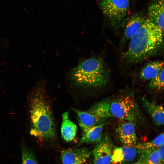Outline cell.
Wrapping results in <instances>:
<instances>
[{
	"label": "cell",
	"mask_w": 164,
	"mask_h": 164,
	"mask_svg": "<svg viewBox=\"0 0 164 164\" xmlns=\"http://www.w3.org/2000/svg\"><path fill=\"white\" fill-rule=\"evenodd\" d=\"M148 15L160 29L164 37V0H154L149 6Z\"/></svg>",
	"instance_id": "12"
},
{
	"label": "cell",
	"mask_w": 164,
	"mask_h": 164,
	"mask_svg": "<svg viewBox=\"0 0 164 164\" xmlns=\"http://www.w3.org/2000/svg\"><path fill=\"white\" fill-rule=\"evenodd\" d=\"M109 110L111 117L135 124L142 118L135 101L133 97L128 95L114 100L110 99Z\"/></svg>",
	"instance_id": "4"
},
{
	"label": "cell",
	"mask_w": 164,
	"mask_h": 164,
	"mask_svg": "<svg viewBox=\"0 0 164 164\" xmlns=\"http://www.w3.org/2000/svg\"><path fill=\"white\" fill-rule=\"evenodd\" d=\"M113 142L106 134L96 143L93 150V164H111L113 152Z\"/></svg>",
	"instance_id": "6"
},
{
	"label": "cell",
	"mask_w": 164,
	"mask_h": 164,
	"mask_svg": "<svg viewBox=\"0 0 164 164\" xmlns=\"http://www.w3.org/2000/svg\"><path fill=\"white\" fill-rule=\"evenodd\" d=\"M107 123L103 122L93 126L82 132V136L77 144L78 146L82 144L97 143L102 139V132Z\"/></svg>",
	"instance_id": "14"
},
{
	"label": "cell",
	"mask_w": 164,
	"mask_h": 164,
	"mask_svg": "<svg viewBox=\"0 0 164 164\" xmlns=\"http://www.w3.org/2000/svg\"><path fill=\"white\" fill-rule=\"evenodd\" d=\"M100 6L112 26L117 30L128 12L130 4L128 0H102Z\"/></svg>",
	"instance_id": "5"
},
{
	"label": "cell",
	"mask_w": 164,
	"mask_h": 164,
	"mask_svg": "<svg viewBox=\"0 0 164 164\" xmlns=\"http://www.w3.org/2000/svg\"><path fill=\"white\" fill-rule=\"evenodd\" d=\"M141 102L143 107L150 117L154 124L157 126L164 125V107L145 97H142Z\"/></svg>",
	"instance_id": "11"
},
{
	"label": "cell",
	"mask_w": 164,
	"mask_h": 164,
	"mask_svg": "<svg viewBox=\"0 0 164 164\" xmlns=\"http://www.w3.org/2000/svg\"><path fill=\"white\" fill-rule=\"evenodd\" d=\"M21 147L22 164H38L34 152L24 144Z\"/></svg>",
	"instance_id": "20"
},
{
	"label": "cell",
	"mask_w": 164,
	"mask_h": 164,
	"mask_svg": "<svg viewBox=\"0 0 164 164\" xmlns=\"http://www.w3.org/2000/svg\"><path fill=\"white\" fill-rule=\"evenodd\" d=\"M164 67V60L151 62L142 70L140 77L144 80H151L156 77Z\"/></svg>",
	"instance_id": "16"
},
{
	"label": "cell",
	"mask_w": 164,
	"mask_h": 164,
	"mask_svg": "<svg viewBox=\"0 0 164 164\" xmlns=\"http://www.w3.org/2000/svg\"><path fill=\"white\" fill-rule=\"evenodd\" d=\"M9 41L8 39L0 38V53L8 47Z\"/></svg>",
	"instance_id": "22"
},
{
	"label": "cell",
	"mask_w": 164,
	"mask_h": 164,
	"mask_svg": "<svg viewBox=\"0 0 164 164\" xmlns=\"http://www.w3.org/2000/svg\"><path fill=\"white\" fill-rule=\"evenodd\" d=\"M139 154L138 160L142 164H162L161 155L158 148L142 151Z\"/></svg>",
	"instance_id": "18"
},
{
	"label": "cell",
	"mask_w": 164,
	"mask_h": 164,
	"mask_svg": "<svg viewBox=\"0 0 164 164\" xmlns=\"http://www.w3.org/2000/svg\"><path fill=\"white\" fill-rule=\"evenodd\" d=\"M67 78L71 84L77 88H94L107 84L109 73L102 59L93 57L81 61L68 72Z\"/></svg>",
	"instance_id": "3"
},
{
	"label": "cell",
	"mask_w": 164,
	"mask_h": 164,
	"mask_svg": "<svg viewBox=\"0 0 164 164\" xmlns=\"http://www.w3.org/2000/svg\"><path fill=\"white\" fill-rule=\"evenodd\" d=\"M72 110L77 115L78 122L82 132L105 121L88 110L82 111L74 108Z\"/></svg>",
	"instance_id": "13"
},
{
	"label": "cell",
	"mask_w": 164,
	"mask_h": 164,
	"mask_svg": "<svg viewBox=\"0 0 164 164\" xmlns=\"http://www.w3.org/2000/svg\"><path fill=\"white\" fill-rule=\"evenodd\" d=\"M131 164H142L138 160L136 162Z\"/></svg>",
	"instance_id": "24"
},
{
	"label": "cell",
	"mask_w": 164,
	"mask_h": 164,
	"mask_svg": "<svg viewBox=\"0 0 164 164\" xmlns=\"http://www.w3.org/2000/svg\"><path fill=\"white\" fill-rule=\"evenodd\" d=\"M161 155L162 164L164 163V145L158 148Z\"/></svg>",
	"instance_id": "23"
},
{
	"label": "cell",
	"mask_w": 164,
	"mask_h": 164,
	"mask_svg": "<svg viewBox=\"0 0 164 164\" xmlns=\"http://www.w3.org/2000/svg\"><path fill=\"white\" fill-rule=\"evenodd\" d=\"M116 132L123 146H135L137 144V138L135 123L123 121L117 127Z\"/></svg>",
	"instance_id": "8"
},
{
	"label": "cell",
	"mask_w": 164,
	"mask_h": 164,
	"mask_svg": "<svg viewBox=\"0 0 164 164\" xmlns=\"http://www.w3.org/2000/svg\"><path fill=\"white\" fill-rule=\"evenodd\" d=\"M45 84L44 80L37 83L29 94L30 134L44 141H52L56 138V126Z\"/></svg>",
	"instance_id": "1"
},
{
	"label": "cell",
	"mask_w": 164,
	"mask_h": 164,
	"mask_svg": "<svg viewBox=\"0 0 164 164\" xmlns=\"http://www.w3.org/2000/svg\"><path fill=\"white\" fill-rule=\"evenodd\" d=\"M164 145V133H161L152 140L138 143L135 145L138 153L142 151L158 148Z\"/></svg>",
	"instance_id": "19"
},
{
	"label": "cell",
	"mask_w": 164,
	"mask_h": 164,
	"mask_svg": "<svg viewBox=\"0 0 164 164\" xmlns=\"http://www.w3.org/2000/svg\"><path fill=\"white\" fill-rule=\"evenodd\" d=\"M110 99L103 100L92 105L88 110L99 118L105 120L110 118L109 104Z\"/></svg>",
	"instance_id": "17"
},
{
	"label": "cell",
	"mask_w": 164,
	"mask_h": 164,
	"mask_svg": "<svg viewBox=\"0 0 164 164\" xmlns=\"http://www.w3.org/2000/svg\"><path fill=\"white\" fill-rule=\"evenodd\" d=\"M62 119L61 128V136L65 141L70 142L73 140L76 135L77 126L70 119L68 111L63 114Z\"/></svg>",
	"instance_id": "15"
},
{
	"label": "cell",
	"mask_w": 164,
	"mask_h": 164,
	"mask_svg": "<svg viewBox=\"0 0 164 164\" xmlns=\"http://www.w3.org/2000/svg\"></svg>",
	"instance_id": "25"
},
{
	"label": "cell",
	"mask_w": 164,
	"mask_h": 164,
	"mask_svg": "<svg viewBox=\"0 0 164 164\" xmlns=\"http://www.w3.org/2000/svg\"><path fill=\"white\" fill-rule=\"evenodd\" d=\"M163 35L159 27L148 18L130 40L122 55L126 63H136L152 56L164 45Z\"/></svg>",
	"instance_id": "2"
},
{
	"label": "cell",
	"mask_w": 164,
	"mask_h": 164,
	"mask_svg": "<svg viewBox=\"0 0 164 164\" xmlns=\"http://www.w3.org/2000/svg\"><path fill=\"white\" fill-rule=\"evenodd\" d=\"M138 153L135 146L115 147L113 150L111 164H128L135 159Z\"/></svg>",
	"instance_id": "10"
},
{
	"label": "cell",
	"mask_w": 164,
	"mask_h": 164,
	"mask_svg": "<svg viewBox=\"0 0 164 164\" xmlns=\"http://www.w3.org/2000/svg\"><path fill=\"white\" fill-rule=\"evenodd\" d=\"M146 18L141 12L132 15L126 23L124 33L120 41L119 46L121 48L138 30L143 24Z\"/></svg>",
	"instance_id": "9"
},
{
	"label": "cell",
	"mask_w": 164,
	"mask_h": 164,
	"mask_svg": "<svg viewBox=\"0 0 164 164\" xmlns=\"http://www.w3.org/2000/svg\"><path fill=\"white\" fill-rule=\"evenodd\" d=\"M149 85L150 87L155 91L164 90V67L156 77L150 80Z\"/></svg>",
	"instance_id": "21"
},
{
	"label": "cell",
	"mask_w": 164,
	"mask_h": 164,
	"mask_svg": "<svg viewBox=\"0 0 164 164\" xmlns=\"http://www.w3.org/2000/svg\"><path fill=\"white\" fill-rule=\"evenodd\" d=\"M91 151L87 148L64 149L61 152L62 164H91Z\"/></svg>",
	"instance_id": "7"
}]
</instances>
